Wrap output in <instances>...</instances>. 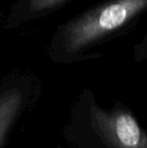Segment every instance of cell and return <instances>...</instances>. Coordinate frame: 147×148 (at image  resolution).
I'll list each match as a JSON object with an SVG mask.
<instances>
[{
    "instance_id": "6da1fadb",
    "label": "cell",
    "mask_w": 147,
    "mask_h": 148,
    "mask_svg": "<svg viewBox=\"0 0 147 148\" xmlns=\"http://www.w3.org/2000/svg\"><path fill=\"white\" fill-rule=\"evenodd\" d=\"M63 135L71 148H147V135L133 111L120 102L102 107L91 92L72 106Z\"/></svg>"
},
{
    "instance_id": "7a4b0ae2",
    "label": "cell",
    "mask_w": 147,
    "mask_h": 148,
    "mask_svg": "<svg viewBox=\"0 0 147 148\" xmlns=\"http://www.w3.org/2000/svg\"><path fill=\"white\" fill-rule=\"evenodd\" d=\"M147 0H111L73 20L64 30V47L78 53L126 25L143 11Z\"/></svg>"
},
{
    "instance_id": "3957f363",
    "label": "cell",
    "mask_w": 147,
    "mask_h": 148,
    "mask_svg": "<svg viewBox=\"0 0 147 148\" xmlns=\"http://www.w3.org/2000/svg\"><path fill=\"white\" fill-rule=\"evenodd\" d=\"M36 87L26 81H9L0 86V148H5L15 128L36 107Z\"/></svg>"
},
{
    "instance_id": "277c9868",
    "label": "cell",
    "mask_w": 147,
    "mask_h": 148,
    "mask_svg": "<svg viewBox=\"0 0 147 148\" xmlns=\"http://www.w3.org/2000/svg\"><path fill=\"white\" fill-rule=\"evenodd\" d=\"M66 1L67 0H30L29 9L34 12L42 11L55 7Z\"/></svg>"
}]
</instances>
